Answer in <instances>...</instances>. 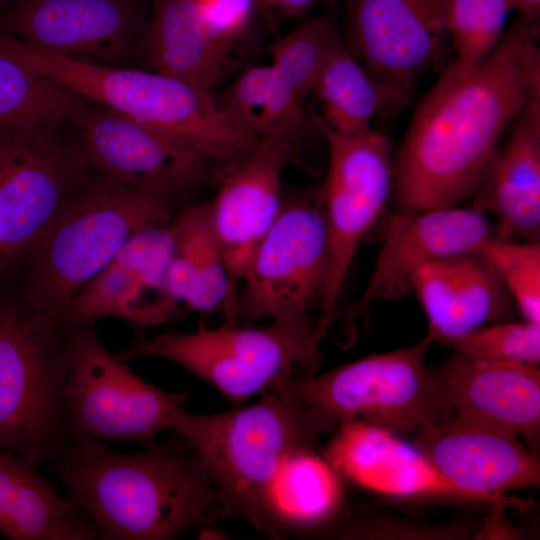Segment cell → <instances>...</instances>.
Returning <instances> with one entry per match:
<instances>
[{"mask_svg": "<svg viewBox=\"0 0 540 540\" xmlns=\"http://www.w3.org/2000/svg\"><path fill=\"white\" fill-rule=\"evenodd\" d=\"M539 31V19L520 15L470 75H441L395 163L398 211L452 207L474 196L508 126L540 98Z\"/></svg>", "mask_w": 540, "mask_h": 540, "instance_id": "6da1fadb", "label": "cell"}, {"mask_svg": "<svg viewBox=\"0 0 540 540\" xmlns=\"http://www.w3.org/2000/svg\"><path fill=\"white\" fill-rule=\"evenodd\" d=\"M48 465L102 540H172L221 519L205 466L175 432L136 453L74 435Z\"/></svg>", "mask_w": 540, "mask_h": 540, "instance_id": "7a4b0ae2", "label": "cell"}, {"mask_svg": "<svg viewBox=\"0 0 540 540\" xmlns=\"http://www.w3.org/2000/svg\"><path fill=\"white\" fill-rule=\"evenodd\" d=\"M337 421L302 406L277 391L233 410L198 414L176 408L170 431L194 449L217 493L221 519L238 515L275 539L285 535L270 508V492L284 461L294 452L314 448L333 432Z\"/></svg>", "mask_w": 540, "mask_h": 540, "instance_id": "3957f363", "label": "cell"}, {"mask_svg": "<svg viewBox=\"0 0 540 540\" xmlns=\"http://www.w3.org/2000/svg\"><path fill=\"white\" fill-rule=\"evenodd\" d=\"M174 218L169 200L96 175L86 177L36 244L13 267L41 314L64 322L74 295L140 229Z\"/></svg>", "mask_w": 540, "mask_h": 540, "instance_id": "277c9868", "label": "cell"}, {"mask_svg": "<svg viewBox=\"0 0 540 540\" xmlns=\"http://www.w3.org/2000/svg\"><path fill=\"white\" fill-rule=\"evenodd\" d=\"M74 434L66 403V327L0 276V450L49 464Z\"/></svg>", "mask_w": 540, "mask_h": 540, "instance_id": "5b68a950", "label": "cell"}, {"mask_svg": "<svg viewBox=\"0 0 540 540\" xmlns=\"http://www.w3.org/2000/svg\"><path fill=\"white\" fill-rule=\"evenodd\" d=\"M327 332L310 312L292 313L263 327L225 321L218 327L200 325L190 332L141 338L116 356L124 362L141 357L174 362L238 405L284 378L315 373Z\"/></svg>", "mask_w": 540, "mask_h": 540, "instance_id": "8992f818", "label": "cell"}, {"mask_svg": "<svg viewBox=\"0 0 540 540\" xmlns=\"http://www.w3.org/2000/svg\"><path fill=\"white\" fill-rule=\"evenodd\" d=\"M433 338L370 355L323 374L292 375L270 390L338 422L360 420L416 433L457 415L437 368L427 366Z\"/></svg>", "mask_w": 540, "mask_h": 540, "instance_id": "52a82bcc", "label": "cell"}, {"mask_svg": "<svg viewBox=\"0 0 540 540\" xmlns=\"http://www.w3.org/2000/svg\"><path fill=\"white\" fill-rule=\"evenodd\" d=\"M0 50L87 102L160 129L196 149L220 136L224 116L212 93L158 71L57 55L0 31Z\"/></svg>", "mask_w": 540, "mask_h": 540, "instance_id": "ba28073f", "label": "cell"}, {"mask_svg": "<svg viewBox=\"0 0 540 540\" xmlns=\"http://www.w3.org/2000/svg\"><path fill=\"white\" fill-rule=\"evenodd\" d=\"M65 327L66 403L74 435L145 447L170 431L172 412L185 406L187 392L166 391L143 380L108 351L94 325Z\"/></svg>", "mask_w": 540, "mask_h": 540, "instance_id": "9c48e42d", "label": "cell"}, {"mask_svg": "<svg viewBox=\"0 0 540 540\" xmlns=\"http://www.w3.org/2000/svg\"><path fill=\"white\" fill-rule=\"evenodd\" d=\"M329 258L322 187L283 201L241 279L238 316L257 321L310 312L321 301Z\"/></svg>", "mask_w": 540, "mask_h": 540, "instance_id": "30bf717a", "label": "cell"}, {"mask_svg": "<svg viewBox=\"0 0 540 540\" xmlns=\"http://www.w3.org/2000/svg\"><path fill=\"white\" fill-rule=\"evenodd\" d=\"M72 124L88 169L143 193L169 200L219 184L231 171L160 129L97 105L88 106Z\"/></svg>", "mask_w": 540, "mask_h": 540, "instance_id": "8fae6325", "label": "cell"}, {"mask_svg": "<svg viewBox=\"0 0 540 540\" xmlns=\"http://www.w3.org/2000/svg\"><path fill=\"white\" fill-rule=\"evenodd\" d=\"M317 124L329 149L322 189L330 240L318 322L330 326L337 318L340 293L357 249L388 201L395 162L387 139L372 128L340 133L319 120Z\"/></svg>", "mask_w": 540, "mask_h": 540, "instance_id": "7c38bea8", "label": "cell"}, {"mask_svg": "<svg viewBox=\"0 0 540 540\" xmlns=\"http://www.w3.org/2000/svg\"><path fill=\"white\" fill-rule=\"evenodd\" d=\"M88 168L75 143L51 130L0 137V256L15 267L40 239Z\"/></svg>", "mask_w": 540, "mask_h": 540, "instance_id": "4fadbf2b", "label": "cell"}, {"mask_svg": "<svg viewBox=\"0 0 540 540\" xmlns=\"http://www.w3.org/2000/svg\"><path fill=\"white\" fill-rule=\"evenodd\" d=\"M447 0H347L344 44L401 105L442 53Z\"/></svg>", "mask_w": 540, "mask_h": 540, "instance_id": "5bb4252c", "label": "cell"}, {"mask_svg": "<svg viewBox=\"0 0 540 540\" xmlns=\"http://www.w3.org/2000/svg\"><path fill=\"white\" fill-rule=\"evenodd\" d=\"M415 435L417 449L438 471L481 502L523 509L527 502L505 494L540 485L538 453L498 426L457 414Z\"/></svg>", "mask_w": 540, "mask_h": 540, "instance_id": "9a60e30c", "label": "cell"}, {"mask_svg": "<svg viewBox=\"0 0 540 540\" xmlns=\"http://www.w3.org/2000/svg\"><path fill=\"white\" fill-rule=\"evenodd\" d=\"M145 0H17L0 31L42 50L114 65L145 36Z\"/></svg>", "mask_w": 540, "mask_h": 540, "instance_id": "2e32d148", "label": "cell"}, {"mask_svg": "<svg viewBox=\"0 0 540 540\" xmlns=\"http://www.w3.org/2000/svg\"><path fill=\"white\" fill-rule=\"evenodd\" d=\"M373 271L347 318L366 314L373 302L393 301L410 293L411 276L444 257L476 252L495 229L482 211L445 207L398 211L386 223Z\"/></svg>", "mask_w": 540, "mask_h": 540, "instance_id": "e0dca14e", "label": "cell"}, {"mask_svg": "<svg viewBox=\"0 0 540 540\" xmlns=\"http://www.w3.org/2000/svg\"><path fill=\"white\" fill-rule=\"evenodd\" d=\"M295 150L278 138L259 140L207 203L210 225L235 288L282 208V174Z\"/></svg>", "mask_w": 540, "mask_h": 540, "instance_id": "ac0fdd59", "label": "cell"}, {"mask_svg": "<svg viewBox=\"0 0 540 540\" xmlns=\"http://www.w3.org/2000/svg\"><path fill=\"white\" fill-rule=\"evenodd\" d=\"M324 456L338 475L375 492L481 502L448 481L417 448L360 420L338 422Z\"/></svg>", "mask_w": 540, "mask_h": 540, "instance_id": "d6986e66", "label": "cell"}, {"mask_svg": "<svg viewBox=\"0 0 540 540\" xmlns=\"http://www.w3.org/2000/svg\"><path fill=\"white\" fill-rule=\"evenodd\" d=\"M437 369L457 414L505 429L538 452V365L483 360L455 352Z\"/></svg>", "mask_w": 540, "mask_h": 540, "instance_id": "ffe728a7", "label": "cell"}, {"mask_svg": "<svg viewBox=\"0 0 540 540\" xmlns=\"http://www.w3.org/2000/svg\"><path fill=\"white\" fill-rule=\"evenodd\" d=\"M410 292L427 316V334L441 343L511 317V297L476 252L424 265L411 276Z\"/></svg>", "mask_w": 540, "mask_h": 540, "instance_id": "44dd1931", "label": "cell"}, {"mask_svg": "<svg viewBox=\"0 0 540 540\" xmlns=\"http://www.w3.org/2000/svg\"><path fill=\"white\" fill-rule=\"evenodd\" d=\"M505 147L497 151L474 194L473 207L497 219L496 236L538 241L540 236V98L520 112Z\"/></svg>", "mask_w": 540, "mask_h": 540, "instance_id": "7402d4cb", "label": "cell"}, {"mask_svg": "<svg viewBox=\"0 0 540 540\" xmlns=\"http://www.w3.org/2000/svg\"><path fill=\"white\" fill-rule=\"evenodd\" d=\"M23 457L0 450V536L11 540H96L90 517Z\"/></svg>", "mask_w": 540, "mask_h": 540, "instance_id": "603a6c76", "label": "cell"}, {"mask_svg": "<svg viewBox=\"0 0 540 540\" xmlns=\"http://www.w3.org/2000/svg\"><path fill=\"white\" fill-rule=\"evenodd\" d=\"M145 36L155 71L210 93L226 74L232 51L206 34L194 0H156Z\"/></svg>", "mask_w": 540, "mask_h": 540, "instance_id": "cb8c5ba5", "label": "cell"}, {"mask_svg": "<svg viewBox=\"0 0 540 540\" xmlns=\"http://www.w3.org/2000/svg\"><path fill=\"white\" fill-rule=\"evenodd\" d=\"M215 98L227 116L257 140L278 138L296 148L309 131L305 99L272 64L244 70Z\"/></svg>", "mask_w": 540, "mask_h": 540, "instance_id": "d4e9b609", "label": "cell"}, {"mask_svg": "<svg viewBox=\"0 0 540 540\" xmlns=\"http://www.w3.org/2000/svg\"><path fill=\"white\" fill-rule=\"evenodd\" d=\"M88 103L0 50V137H25L73 123Z\"/></svg>", "mask_w": 540, "mask_h": 540, "instance_id": "484cf974", "label": "cell"}, {"mask_svg": "<svg viewBox=\"0 0 540 540\" xmlns=\"http://www.w3.org/2000/svg\"><path fill=\"white\" fill-rule=\"evenodd\" d=\"M172 224L177 238L175 256L191 284L187 308L201 312L220 310L226 321L238 317V294L212 231L208 204L187 207Z\"/></svg>", "mask_w": 540, "mask_h": 540, "instance_id": "4316f807", "label": "cell"}, {"mask_svg": "<svg viewBox=\"0 0 540 540\" xmlns=\"http://www.w3.org/2000/svg\"><path fill=\"white\" fill-rule=\"evenodd\" d=\"M322 104L319 120L340 133L371 128L374 118L402 106L379 84L342 41L328 58L313 92Z\"/></svg>", "mask_w": 540, "mask_h": 540, "instance_id": "83f0119b", "label": "cell"}, {"mask_svg": "<svg viewBox=\"0 0 540 540\" xmlns=\"http://www.w3.org/2000/svg\"><path fill=\"white\" fill-rule=\"evenodd\" d=\"M340 501L338 474L314 448L291 454L280 467L270 492L272 515L284 533L326 520Z\"/></svg>", "mask_w": 540, "mask_h": 540, "instance_id": "f1b7e54d", "label": "cell"}, {"mask_svg": "<svg viewBox=\"0 0 540 540\" xmlns=\"http://www.w3.org/2000/svg\"><path fill=\"white\" fill-rule=\"evenodd\" d=\"M167 301L149 290L134 272L111 262L74 295L64 322L94 325L113 317L140 332L160 323Z\"/></svg>", "mask_w": 540, "mask_h": 540, "instance_id": "f546056e", "label": "cell"}, {"mask_svg": "<svg viewBox=\"0 0 540 540\" xmlns=\"http://www.w3.org/2000/svg\"><path fill=\"white\" fill-rule=\"evenodd\" d=\"M510 10L507 0H447L445 34L456 56L442 75L461 79L480 66L499 43Z\"/></svg>", "mask_w": 540, "mask_h": 540, "instance_id": "4dcf8cb0", "label": "cell"}, {"mask_svg": "<svg viewBox=\"0 0 540 540\" xmlns=\"http://www.w3.org/2000/svg\"><path fill=\"white\" fill-rule=\"evenodd\" d=\"M342 34L332 13L309 18L271 48L272 64L294 90L305 99L313 92L318 78Z\"/></svg>", "mask_w": 540, "mask_h": 540, "instance_id": "1f68e13d", "label": "cell"}, {"mask_svg": "<svg viewBox=\"0 0 540 540\" xmlns=\"http://www.w3.org/2000/svg\"><path fill=\"white\" fill-rule=\"evenodd\" d=\"M476 253L498 277L524 321L540 324V244L493 236Z\"/></svg>", "mask_w": 540, "mask_h": 540, "instance_id": "d6a6232c", "label": "cell"}, {"mask_svg": "<svg viewBox=\"0 0 540 540\" xmlns=\"http://www.w3.org/2000/svg\"><path fill=\"white\" fill-rule=\"evenodd\" d=\"M443 344L477 359L538 365L540 324L528 321L485 324Z\"/></svg>", "mask_w": 540, "mask_h": 540, "instance_id": "836d02e7", "label": "cell"}, {"mask_svg": "<svg viewBox=\"0 0 540 540\" xmlns=\"http://www.w3.org/2000/svg\"><path fill=\"white\" fill-rule=\"evenodd\" d=\"M172 220L135 232L112 261L134 272L148 289L167 298L166 275L177 249Z\"/></svg>", "mask_w": 540, "mask_h": 540, "instance_id": "e575fe53", "label": "cell"}, {"mask_svg": "<svg viewBox=\"0 0 540 540\" xmlns=\"http://www.w3.org/2000/svg\"><path fill=\"white\" fill-rule=\"evenodd\" d=\"M194 1L199 23L206 34L232 51L250 23L254 0Z\"/></svg>", "mask_w": 540, "mask_h": 540, "instance_id": "d590c367", "label": "cell"}, {"mask_svg": "<svg viewBox=\"0 0 540 540\" xmlns=\"http://www.w3.org/2000/svg\"><path fill=\"white\" fill-rule=\"evenodd\" d=\"M511 10L520 13L521 16L539 19L540 0H507Z\"/></svg>", "mask_w": 540, "mask_h": 540, "instance_id": "8d00e7d4", "label": "cell"}, {"mask_svg": "<svg viewBox=\"0 0 540 540\" xmlns=\"http://www.w3.org/2000/svg\"><path fill=\"white\" fill-rule=\"evenodd\" d=\"M316 0H270L271 5L276 6L285 13L298 15L305 12Z\"/></svg>", "mask_w": 540, "mask_h": 540, "instance_id": "74e56055", "label": "cell"}, {"mask_svg": "<svg viewBox=\"0 0 540 540\" xmlns=\"http://www.w3.org/2000/svg\"><path fill=\"white\" fill-rule=\"evenodd\" d=\"M11 267L8 263L0 256V276L8 271Z\"/></svg>", "mask_w": 540, "mask_h": 540, "instance_id": "f35d334b", "label": "cell"}, {"mask_svg": "<svg viewBox=\"0 0 540 540\" xmlns=\"http://www.w3.org/2000/svg\"><path fill=\"white\" fill-rule=\"evenodd\" d=\"M17 0H0V10L9 8Z\"/></svg>", "mask_w": 540, "mask_h": 540, "instance_id": "ab89813d", "label": "cell"}, {"mask_svg": "<svg viewBox=\"0 0 540 540\" xmlns=\"http://www.w3.org/2000/svg\"><path fill=\"white\" fill-rule=\"evenodd\" d=\"M260 1H263V2H265V3H267V4L270 3V0H260Z\"/></svg>", "mask_w": 540, "mask_h": 540, "instance_id": "60d3db41", "label": "cell"}, {"mask_svg": "<svg viewBox=\"0 0 540 540\" xmlns=\"http://www.w3.org/2000/svg\"><path fill=\"white\" fill-rule=\"evenodd\" d=\"M325 1H327V2H333V1H336V0H325Z\"/></svg>", "mask_w": 540, "mask_h": 540, "instance_id": "b9f144b4", "label": "cell"}]
</instances>
